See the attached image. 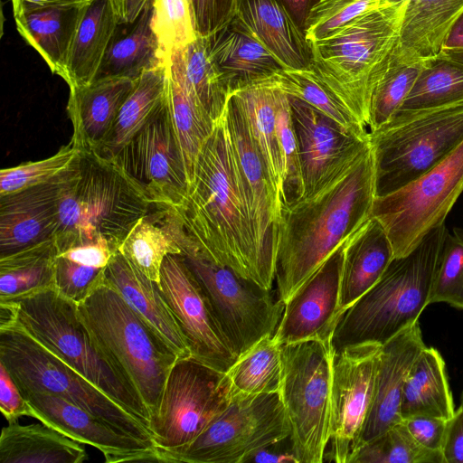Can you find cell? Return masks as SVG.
<instances>
[{
  "instance_id": "61",
  "label": "cell",
  "mask_w": 463,
  "mask_h": 463,
  "mask_svg": "<svg viewBox=\"0 0 463 463\" xmlns=\"http://www.w3.org/2000/svg\"><path fill=\"white\" fill-rule=\"evenodd\" d=\"M463 50V11L450 26L442 44V52Z\"/></svg>"
},
{
  "instance_id": "9",
  "label": "cell",
  "mask_w": 463,
  "mask_h": 463,
  "mask_svg": "<svg viewBox=\"0 0 463 463\" xmlns=\"http://www.w3.org/2000/svg\"><path fill=\"white\" fill-rule=\"evenodd\" d=\"M0 363L21 392L59 396L155 446L143 423L14 323L0 326Z\"/></svg>"
},
{
  "instance_id": "2",
  "label": "cell",
  "mask_w": 463,
  "mask_h": 463,
  "mask_svg": "<svg viewBox=\"0 0 463 463\" xmlns=\"http://www.w3.org/2000/svg\"><path fill=\"white\" fill-rule=\"evenodd\" d=\"M175 208L205 256L259 284L253 232L224 113L199 154L186 198Z\"/></svg>"
},
{
  "instance_id": "31",
  "label": "cell",
  "mask_w": 463,
  "mask_h": 463,
  "mask_svg": "<svg viewBox=\"0 0 463 463\" xmlns=\"http://www.w3.org/2000/svg\"><path fill=\"white\" fill-rule=\"evenodd\" d=\"M402 0H386L396 3ZM406 8L397 47L408 59L429 60L439 55L450 26L463 11V0H405Z\"/></svg>"
},
{
  "instance_id": "34",
  "label": "cell",
  "mask_w": 463,
  "mask_h": 463,
  "mask_svg": "<svg viewBox=\"0 0 463 463\" xmlns=\"http://www.w3.org/2000/svg\"><path fill=\"white\" fill-rule=\"evenodd\" d=\"M167 99L179 140L188 188L194 181L199 154L212 135L215 123L189 92L183 72L181 49L171 55Z\"/></svg>"
},
{
  "instance_id": "18",
  "label": "cell",
  "mask_w": 463,
  "mask_h": 463,
  "mask_svg": "<svg viewBox=\"0 0 463 463\" xmlns=\"http://www.w3.org/2000/svg\"><path fill=\"white\" fill-rule=\"evenodd\" d=\"M158 287L191 356L226 373L237 355L226 339L203 287L182 255L169 254L165 258Z\"/></svg>"
},
{
  "instance_id": "6",
  "label": "cell",
  "mask_w": 463,
  "mask_h": 463,
  "mask_svg": "<svg viewBox=\"0 0 463 463\" xmlns=\"http://www.w3.org/2000/svg\"><path fill=\"white\" fill-rule=\"evenodd\" d=\"M406 1L389 3L310 43V70L367 128L372 88L395 47Z\"/></svg>"
},
{
  "instance_id": "39",
  "label": "cell",
  "mask_w": 463,
  "mask_h": 463,
  "mask_svg": "<svg viewBox=\"0 0 463 463\" xmlns=\"http://www.w3.org/2000/svg\"><path fill=\"white\" fill-rule=\"evenodd\" d=\"M151 2L133 27L120 37L112 40L97 78L123 76L138 79L147 69L168 65L156 37L150 27ZM96 78V79H97Z\"/></svg>"
},
{
  "instance_id": "37",
  "label": "cell",
  "mask_w": 463,
  "mask_h": 463,
  "mask_svg": "<svg viewBox=\"0 0 463 463\" xmlns=\"http://www.w3.org/2000/svg\"><path fill=\"white\" fill-rule=\"evenodd\" d=\"M168 66L159 65L141 73L111 130L95 153L101 157L113 159L146 124L166 98Z\"/></svg>"
},
{
  "instance_id": "21",
  "label": "cell",
  "mask_w": 463,
  "mask_h": 463,
  "mask_svg": "<svg viewBox=\"0 0 463 463\" xmlns=\"http://www.w3.org/2000/svg\"><path fill=\"white\" fill-rule=\"evenodd\" d=\"M346 241L285 304L281 319L273 335L276 343L281 345L310 339L331 338L340 317V280Z\"/></svg>"
},
{
  "instance_id": "55",
  "label": "cell",
  "mask_w": 463,
  "mask_h": 463,
  "mask_svg": "<svg viewBox=\"0 0 463 463\" xmlns=\"http://www.w3.org/2000/svg\"><path fill=\"white\" fill-rule=\"evenodd\" d=\"M441 453L444 463H463V408L448 420Z\"/></svg>"
},
{
  "instance_id": "53",
  "label": "cell",
  "mask_w": 463,
  "mask_h": 463,
  "mask_svg": "<svg viewBox=\"0 0 463 463\" xmlns=\"http://www.w3.org/2000/svg\"><path fill=\"white\" fill-rule=\"evenodd\" d=\"M0 411L8 423L18 421L23 416L35 419L33 407L24 397L2 363H0Z\"/></svg>"
},
{
  "instance_id": "38",
  "label": "cell",
  "mask_w": 463,
  "mask_h": 463,
  "mask_svg": "<svg viewBox=\"0 0 463 463\" xmlns=\"http://www.w3.org/2000/svg\"><path fill=\"white\" fill-rule=\"evenodd\" d=\"M55 239L0 257V302H14L54 288Z\"/></svg>"
},
{
  "instance_id": "40",
  "label": "cell",
  "mask_w": 463,
  "mask_h": 463,
  "mask_svg": "<svg viewBox=\"0 0 463 463\" xmlns=\"http://www.w3.org/2000/svg\"><path fill=\"white\" fill-rule=\"evenodd\" d=\"M281 374L280 345L269 335L241 354L225 373L231 400L277 392Z\"/></svg>"
},
{
  "instance_id": "49",
  "label": "cell",
  "mask_w": 463,
  "mask_h": 463,
  "mask_svg": "<svg viewBox=\"0 0 463 463\" xmlns=\"http://www.w3.org/2000/svg\"><path fill=\"white\" fill-rule=\"evenodd\" d=\"M80 150L71 142L61 146L53 156L0 171V195L45 183L67 170L74 162Z\"/></svg>"
},
{
  "instance_id": "42",
  "label": "cell",
  "mask_w": 463,
  "mask_h": 463,
  "mask_svg": "<svg viewBox=\"0 0 463 463\" xmlns=\"http://www.w3.org/2000/svg\"><path fill=\"white\" fill-rule=\"evenodd\" d=\"M461 102L463 63L440 53L425 60L413 87L395 115L433 109Z\"/></svg>"
},
{
  "instance_id": "15",
  "label": "cell",
  "mask_w": 463,
  "mask_h": 463,
  "mask_svg": "<svg viewBox=\"0 0 463 463\" xmlns=\"http://www.w3.org/2000/svg\"><path fill=\"white\" fill-rule=\"evenodd\" d=\"M224 115L253 232L259 284L272 289L281 215L280 197L251 137L245 116L232 96Z\"/></svg>"
},
{
  "instance_id": "23",
  "label": "cell",
  "mask_w": 463,
  "mask_h": 463,
  "mask_svg": "<svg viewBox=\"0 0 463 463\" xmlns=\"http://www.w3.org/2000/svg\"><path fill=\"white\" fill-rule=\"evenodd\" d=\"M425 346L419 321L381 345L373 400L358 448L402 420L403 386L413 363Z\"/></svg>"
},
{
  "instance_id": "13",
  "label": "cell",
  "mask_w": 463,
  "mask_h": 463,
  "mask_svg": "<svg viewBox=\"0 0 463 463\" xmlns=\"http://www.w3.org/2000/svg\"><path fill=\"white\" fill-rule=\"evenodd\" d=\"M463 192V141L443 161L402 187L375 196L372 217L385 230L395 258L410 253L444 223Z\"/></svg>"
},
{
  "instance_id": "1",
  "label": "cell",
  "mask_w": 463,
  "mask_h": 463,
  "mask_svg": "<svg viewBox=\"0 0 463 463\" xmlns=\"http://www.w3.org/2000/svg\"><path fill=\"white\" fill-rule=\"evenodd\" d=\"M375 196L370 145L316 195L281 208L275 281L284 304L371 219Z\"/></svg>"
},
{
  "instance_id": "45",
  "label": "cell",
  "mask_w": 463,
  "mask_h": 463,
  "mask_svg": "<svg viewBox=\"0 0 463 463\" xmlns=\"http://www.w3.org/2000/svg\"><path fill=\"white\" fill-rule=\"evenodd\" d=\"M349 463H444L441 452L420 446L402 421L362 444Z\"/></svg>"
},
{
  "instance_id": "60",
  "label": "cell",
  "mask_w": 463,
  "mask_h": 463,
  "mask_svg": "<svg viewBox=\"0 0 463 463\" xmlns=\"http://www.w3.org/2000/svg\"><path fill=\"white\" fill-rule=\"evenodd\" d=\"M292 17L297 25L305 33L307 21L312 9L321 0H278Z\"/></svg>"
},
{
  "instance_id": "57",
  "label": "cell",
  "mask_w": 463,
  "mask_h": 463,
  "mask_svg": "<svg viewBox=\"0 0 463 463\" xmlns=\"http://www.w3.org/2000/svg\"><path fill=\"white\" fill-rule=\"evenodd\" d=\"M257 463H298L291 436L273 441L251 452L244 460Z\"/></svg>"
},
{
  "instance_id": "43",
  "label": "cell",
  "mask_w": 463,
  "mask_h": 463,
  "mask_svg": "<svg viewBox=\"0 0 463 463\" xmlns=\"http://www.w3.org/2000/svg\"><path fill=\"white\" fill-rule=\"evenodd\" d=\"M424 61L405 58L396 43L371 90L369 132L379 130L392 120L413 87Z\"/></svg>"
},
{
  "instance_id": "14",
  "label": "cell",
  "mask_w": 463,
  "mask_h": 463,
  "mask_svg": "<svg viewBox=\"0 0 463 463\" xmlns=\"http://www.w3.org/2000/svg\"><path fill=\"white\" fill-rule=\"evenodd\" d=\"M291 434L279 392L233 398L185 449L165 462L244 463L253 451Z\"/></svg>"
},
{
  "instance_id": "25",
  "label": "cell",
  "mask_w": 463,
  "mask_h": 463,
  "mask_svg": "<svg viewBox=\"0 0 463 463\" xmlns=\"http://www.w3.org/2000/svg\"><path fill=\"white\" fill-rule=\"evenodd\" d=\"M106 279L136 314L178 358L191 353L158 284L146 278L118 250L105 268Z\"/></svg>"
},
{
  "instance_id": "16",
  "label": "cell",
  "mask_w": 463,
  "mask_h": 463,
  "mask_svg": "<svg viewBox=\"0 0 463 463\" xmlns=\"http://www.w3.org/2000/svg\"><path fill=\"white\" fill-rule=\"evenodd\" d=\"M113 160L150 203L175 207L183 203L188 181L167 94Z\"/></svg>"
},
{
  "instance_id": "26",
  "label": "cell",
  "mask_w": 463,
  "mask_h": 463,
  "mask_svg": "<svg viewBox=\"0 0 463 463\" xmlns=\"http://www.w3.org/2000/svg\"><path fill=\"white\" fill-rule=\"evenodd\" d=\"M232 20L257 38L284 68H310V43L278 0H237Z\"/></svg>"
},
{
  "instance_id": "35",
  "label": "cell",
  "mask_w": 463,
  "mask_h": 463,
  "mask_svg": "<svg viewBox=\"0 0 463 463\" xmlns=\"http://www.w3.org/2000/svg\"><path fill=\"white\" fill-rule=\"evenodd\" d=\"M455 413L445 362L438 350L425 346L406 378L402 419L429 416L449 420Z\"/></svg>"
},
{
  "instance_id": "41",
  "label": "cell",
  "mask_w": 463,
  "mask_h": 463,
  "mask_svg": "<svg viewBox=\"0 0 463 463\" xmlns=\"http://www.w3.org/2000/svg\"><path fill=\"white\" fill-rule=\"evenodd\" d=\"M186 87L214 122L223 115L232 91L211 54L210 38L198 35L181 49Z\"/></svg>"
},
{
  "instance_id": "7",
  "label": "cell",
  "mask_w": 463,
  "mask_h": 463,
  "mask_svg": "<svg viewBox=\"0 0 463 463\" xmlns=\"http://www.w3.org/2000/svg\"><path fill=\"white\" fill-rule=\"evenodd\" d=\"M78 309L95 342L135 388L151 417L177 355L106 277Z\"/></svg>"
},
{
  "instance_id": "44",
  "label": "cell",
  "mask_w": 463,
  "mask_h": 463,
  "mask_svg": "<svg viewBox=\"0 0 463 463\" xmlns=\"http://www.w3.org/2000/svg\"><path fill=\"white\" fill-rule=\"evenodd\" d=\"M269 79L288 96L309 104L344 128L358 135L369 134L366 127L310 69L284 68Z\"/></svg>"
},
{
  "instance_id": "4",
  "label": "cell",
  "mask_w": 463,
  "mask_h": 463,
  "mask_svg": "<svg viewBox=\"0 0 463 463\" xmlns=\"http://www.w3.org/2000/svg\"><path fill=\"white\" fill-rule=\"evenodd\" d=\"M448 232L443 223L410 253L392 260L376 284L338 319L330 339L333 351L360 344L383 345L419 321L429 305Z\"/></svg>"
},
{
  "instance_id": "51",
  "label": "cell",
  "mask_w": 463,
  "mask_h": 463,
  "mask_svg": "<svg viewBox=\"0 0 463 463\" xmlns=\"http://www.w3.org/2000/svg\"><path fill=\"white\" fill-rule=\"evenodd\" d=\"M105 278V268H94L57 256L54 288L64 298L79 304L85 300Z\"/></svg>"
},
{
  "instance_id": "56",
  "label": "cell",
  "mask_w": 463,
  "mask_h": 463,
  "mask_svg": "<svg viewBox=\"0 0 463 463\" xmlns=\"http://www.w3.org/2000/svg\"><path fill=\"white\" fill-rule=\"evenodd\" d=\"M116 252L110 246L98 243L72 247L58 255L81 265L103 269Z\"/></svg>"
},
{
  "instance_id": "27",
  "label": "cell",
  "mask_w": 463,
  "mask_h": 463,
  "mask_svg": "<svg viewBox=\"0 0 463 463\" xmlns=\"http://www.w3.org/2000/svg\"><path fill=\"white\" fill-rule=\"evenodd\" d=\"M394 258L385 230L375 218L371 217L345 246L340 280V317L376 284Z\"/></svg>"
},
{
  "instance_id": "20",
  "label": "cell",
  "mask_w": 463,
  "mask_h": 463,
  "mask_svg": "<svg viewBox=\"0 0 463 463\" xmlns=\"http://www.w3.org/2000/svg\"><path fill=\"white\" fill-rule=\"evenodd\" d=\"M33 407L35 419L65 436L90 445L108 463L162 462L156 446L145 443L59 396L40 392H21Z\"/></svg>"
},
{
  "instance_id": "11",
  "label": "cell",
  "mask_w": 463,
  "mask_h": 463,
  "mask_svg": "<svg viewBox=\"0 0 463 463\" xmlns=\"http://www.w3.org/2000/svg\"><path fill=\"white\" fill-rule=\"evenodd\" d=\"M180 255L203 287L237 357L263 337L274 335L285 304L272 289L212 260L193 239L182 246Z\"/></svg>"
},
{
  "instance_id": "48",
  "label": "cell",
  "mask_w": 463,
  "mask_h": 463,
  "mask_svg": "<svg viewBox=\"0 0 463 463\" xmlns=\"http://www.w3.org/2000/svg\"><path fill=\"white\" fill-rule=\"evenodd\" d=\"M444 302L463 309V230L448 232L433 277L429 305Z\"/></svg>"
},
{
  "instance_id": "17",
  "label": "cell",
  "mask_w": 463,
  "mask_h": 463,
  "mask_svg": "<svg viewBox=\"0 0 463 463\" xmlns=\"http://www.w3.org/2000/svg\"><path fill=\"white\" fill-rule=\"evenodd\" d=\"M381 345L360 344L333 351L330 449L325 461L349 463L359 446L373 400Z\"/></svg>"
},
{
  "instance_id": "3",
  "label": "cell",
  "mask_w": 463,
  "mask_h": 463,
  "mask_svg": "<svg viewBox=\"0 0 463 463\" xmlns=\"http://www.w3.org/2000/svg\"><path fill=\"white\" fill-rule=\"evenodd\" d=\"M151 204L113 159L80 151L60 201L58 254L98 243L118 251Z\"/></svg>"
},
{
  "instance_id": "5",
  "label": "cell",
  "mask_w": 463,
  "mask_h": 463,
  "mask_svg": "<svg viewBox=\"0 0 463 463\" xmlns=\"http://www.w3.org/2000/svg\"><path fill=\"white\" fill-rule=\"evenodd\" d=\"M10 303L14 323L149 430V412L119 368L95 342L78 304L55 288ZM11 324V323H10ZM150 431V430H149Z\"/></svg>"
},
{
  "instance_id": "8",
  "label": "cell",
  "mask_w": 463,
  "mask_h": 463,
  "mask_svg": "<svg viewBox=\"0 0 463 463\" xmlns=\"http://www.w3.org/2000/svg\"><path fill=\"white\" fill-rule=\"evenodd\" d=\"M376 196L390 194L439 165L463 141V102L395 115L369 132Z\"/></svg>"
},
{
  "instance_id": "28",
  "label": "cell",
  "mask_w": 463,
  "mask_h": 463,
  "mask_svg": "<svg viewBox=\"0 0 463 463\" xmlns=\"http://www.w3.org/2000/svg\"><path fill=\"white\" fill-rule=\"evenodd\" d=\"M185 232L175 206L152 203L118 250L146 278L159 284L162 263L169 254H181L179 241Z\"/></svg>"
},
{
  "instance_id": "58",
  "label": "cell",
  "mask_w": 463,
  "mask_h": 463,
  "mask_svg": "<svg viewBox=\"0 0 463 463\" xmlns=\"http://www.w3.org/2000/svg\"><path fill=\"white\" fill-rule=\"evenodd\" d=\"M94 0H11L14 17L32 11L53 7H85Z\"/></svg>"
},
{
  "instance_id": "54",
  "label": "cell",
  "mask_w": 463,
  "mask_h": 463,
  "mask_svg": "<svg viewBox=\"0 0 463 463\" xmlns=\"http://www.w3.org/2000/svg\"><path fill=\"white\" fill-rule=\"evenodd\" d=\"M414 439L423 448L441 452L447 420L413 416L402 420Z\"/></svg>"
},
{
  "instance_id": "30",
  "label": "cell",
  "mask_w": 463,
  "mask_h": 463,
  "mask_svg": "<svg viewBox=\"0 0 463 463\" xmlns=\"http://www.w3.org/2000/svg\"><path fill=\"white\" fill-rule=\"evenodd\" d=\"M118 26V19L108 0H94L87 7L73 39L63 77L70 90L96 80Z\"/></svg>"
},
{
  "instance_id": "19",
  "label": "cell",
  "mask_w": 463,
  "mask_h": 463,
  "mask_svg": "<svg viewBox=\"0 0 463 463\" xmlns=\"http://www.w3.org/2000/svg\"><path fill=\"white\" fill-rule=\"evenodd\" d=\"M288 97L304 184L301 199H307L334 181L370 146V135L349 131L309 104Z\"/></svg>"
},
{
  "instance_id": "62",
  "label": "cell",
  "mask_w": 463,
  "mask_h": 463,
  "mask_svg": "<svg viewBox=\"0 0 463 463\" xmlns=\"http://www.w3.org/2000/svg\"><path fill=\"white\" fill-rule=\"evenodd\" d=\"M441 53L445 54L446 56H448L457 61L463 63V50L454 51V52H441Z\"/></svg>"
},
{
  "instance_id": "10",
  "label": "cell",
  "mask_w": 463,
  "mask_h": 463,
  "mask_svg": "<svg viewBox=\"0 0 463 463\" xmlns=\"http://www.w3.org/2000/svg\"><path fill=\"white\" fill-rule=\"evenodd\" d=\"M331 338L280 345L279 390L298 463L325 461L329 442L332 379Z\"/></svg>"
},
{
  "instance_id": "33",
  "label": "cell",
  "mask_w": 463,
  "mask_h": 463,
  "mask_svg": "<svg viewBox=\"0 0 463 463\" xmlns=\"http://www.w3.org/2000/svg\"><path fill=\"white\" fill-rule=\"evenodd\" d=\"M88 6L43 8L14 16L20 35L39 52L51 71L62 79L73 39Z\"/></svg>"
},
{
  "instance_id": "59",
  "label": "cell",
  "mask_w": 463,
  "mask_h": 463,
  "mask_svg": "<svg viewBox=\"0 0 463 463\" xmlns=\"http://www.w3.org/2000/svg\"><path fill=\"white\" fill-rule=\"evenodd\" d=\"M119 24L135 23L144 12L151 0H108Z\"/></svg>"
},
{
  "instance_id": "47",
  "label": "cell",
  "mask_w": 463,
  "mask_h": 463,
  "mask_svg": "<svg viewBox=\"0 0 463 463\" xmlns=\"http://www.w3.org/2000/svg\"><path fill=\"white\" fill-rule=\"evenodd\" d=\"M276 119L284 168L281 195L282 208L299 201L303 197L304 184L298 145L291 117L289 97L278 86L276 94Z\"/></svg>"
},
{
  "instance_id": "12",
  "label": "cell",
  "mask_w": 463,
  "mask_h": 463,
  "mask_svg": "<svg viewBox=\"0 0 463 463\" xmlns=\"http://www.w3.org/2000/svg\"><path fill=\"white\" fill-rule=\"evenodd\" d=\"M225 373L194 359L178 358L173 364L149 430L162 462L190 445L228 406Z\"/></svg>"
},
{
  "instance_id": "52",
  "label": "cell",
  "mask_w": 463,
  "mask_h": 463,
  "mask_svg": "<svg viewBox=\"0 0 463 463\" xmlns=\"http://www.w3.org/2000/svg\"><path fill=\"white\" fill-rule=\"evenodd\" d=\"M197 33L211 38L232 21L237 0H191Z\"/></svg>"
},
{
  "instance_id": "46",
  "label": "cell",
  "mask_w": 463,
  "mask_h": 463,
  "mask_svg": "<svg viewBox=\"0 0 463 463\" xmlns=\"http://www.w3.org/2000/svg\"><path fill=\"white\" fill-rule=\"evenodd\" d=\"M150 27L168 60L199 35L191 0H151Z\"/></svg>"
},
{
  "instance_id": "36",
  "label": "cell",
  "mask_w": 463,
  "mask_h": 463,
  "mask_svg": "<svg viewBox=\"0 0 463 463\" xmlns=\"http://www.w3.org/2000/svg\"><path fill=\"white\" fill-rule=\"evenodd\" d=\"M276 94L277 86L269 78L236 90L231 96L245 116L251 137L281 201L284 168L277 130Z\"/></svg>"
},
{
  "instance_id": "50",
  "label": "cell",
  "mask_w": 463,
  "mask_h": 463,
  "mask_svg": "<svg viewBox=\"0 0 463 463\" xmlns=\"http://www.w3.org/2000/svg\"><path fill=\"white\" fill-rule=\"evenodd\" d=\"M385 4L389 3L386 0H321L309 14L306 37L309 43L322 40Z\"/></svg>"
},
{
  "instance_id": "22",
  "label": "cell",
  "mask_w": 463,
  "mask_h": 463,
  "mask_svg": "<svg viewBox=\"0 0 463 463\" xmlns=\"http://www.w3.org/2000/svg\"><path fill=\"white\" fill-rule=\"evenodd\" d=\"M72 166L45 183L0 195V257L54 238Z\"/></svg>"
},
{
  "instance_id": "63",
  "label": "cell",
  "mask_w": 463,
  "mask_h": 463,
  "mask_svg": "<svg viewBox=\"0 0 463 463\" xmlns=\"http://www.w3.org/2000/svg\"><path fill=\"white\" fill-rule=\"evenodd\" d=\"M459 406L463 408V392H462V394H461L460 405Z\"/></svg>"
},
{
  "instance_id": "29",
  "label": "cell",
  "mask_w": 463,
  "mask_h": 463,
  "mask_svg": "<svg viewBox=\"0 0 463 463\" xmlns=\"http://www.w3.org/2000/svg\"><path fill=\"white\" fill-rule=\"evenodd\" d=\"M210 41L212 57L232 92L263 81L284 69L257 38L233 20Z\"/></svg>"
},
{
  "instance_id": "32",
  "label": "cell",
  "mask_w": 463,
  "mask_h": 463,
  "mask_svg": "<svg viewBox=\"0 0 463 463\" xmlns=\"http://www.w3.org/2000/svg\"><path fill=\"white\" fill-rule=\"evenodd\" d=\"M83 443L43 423H8L1 430L0 463H82Z\"/></svg>"
},
{
  "instance_id": "24",
  "label": "cell",
  "mask_w": 463,
  "mask_h": 463,
  "mask_svg": "<svg viewBox=\"0 0 463 463\" xmlns=\"http://www.w3.org/2000/svg\"><path fill=\"white\" fill-rule=\"evenodd\" d=\"M137 82V79L105 76L70 90L67 111L73 127L71 143L80 151H96Z\"/></svg>"
}]
</instances>
